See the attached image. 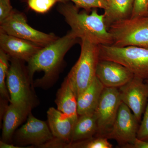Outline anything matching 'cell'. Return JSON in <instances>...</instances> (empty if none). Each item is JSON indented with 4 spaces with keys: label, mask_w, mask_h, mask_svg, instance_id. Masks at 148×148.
I'll return each mask as SVG.
<instances>
[{
    "label": "cell",
    "mask_w": 148,
    "mask_h": 148,
    "mask_svg": "<svg viewBox=\"0 0 148 148\" xmlns=\"http://www.w3.org/2000/svg\"><path fill=\"white\" fill-rule=\"evenodd\" d=\"M139 123L132 111L122 102L113 125L105 137L115 140L121 147L129 148L137 139Z\"/></svg>",
    "instance_id": "cell-8"
},
{
    "label": "cell",
    "mask_w": 148,
    "mask_h": 148,
    "mask_svg": "<svg viewBox=\"0 0 148 148\" xmlns=\"http://www.w3.org/2000/svg\"><path fill=\"white\" fill-rule=\"evenodd\" d=\"M108 7L104 10V13L108 29L116 21L131 17L134 0H108Z\"/></svg>",
    "instance_id": "cell-18"
},
{
    "label": "cell",
    "mask_w": 148,
    "mask_h": 148,
    "mask_svg": "<svg viewBox=\"0 0 148 148\" xmlns=\"http://www.w3.org/2000/svg\"><path fill=\"white\" fill-rule=\"evenodd\" d=\"M106 137L95 136L89 138L69 144L66 148H112V145Z\"/></svg>",
    "instance_id": "cell-21"
},
{
    "label": "cell",
    "mask_w": 148,
    "mask_h": 148,
    "mask_svg": "<svg viewBox=\"0 0 148 148\" xmlns=\"http://www.w3.org/2000/svg\"><path fill=\"white\" fill-rule=\"evenodd\" d=\"M129 148H148V142L136 139L134 144Z\"/></svg>",
    "instance_id": "cell-27"
},
{
    "label": "cell",
    "mask_w": 148,
    "mask_h": 148,
    "mask_svg": "<svg viewBox=\"0 0 148 148\" xmlns=\"http://www.w3.org/2000/svg\"><path fill=\"white\" fill-rule=\"evenodd\" d=\"M0 148H21L19 146L14 145L12 144H9L8 143L3 142L1 140L0 141Z\"/></svg>",
    "instance_id": "cell-28"
},
{
    "label": "cell",
    "mask_w": 148,
    "mask_h": 148,
    "mask_svg": "<svg viewBox=\"0 0 148 148\" xmlns=\"http://www.w3.org/2000/svg\"><path fill=\"white\" fill-rule=\"evenodd\" d=\"M79 8H82L86 11L92 8L105 10L108 7V0H70Z\"/></svg>",
    "instance_id": "cell-23"
},
{
    "label": "cell",
    "mask_w": 148,
    "mask_h": 148,
    "mask_svg": "<svg viewBox=\"0 0 148 148\" xmlns=\"http://www.w3.org/2000/svg\"><path fill=\"white\" fill-rule=\"evenodd\" d=\"M21 60L11 58L6 78L10 103L33 109L38 104L33 90V82Z\"/></svg>",
    "instance_id": "cell-5"
},
{
    "label": "cell",
    "mask_w": 148,
    "mask_h": 148,
    "mask_svg": "<svg viewBox=\"0 0 148 148\" xmlns=\"http://www.w3.org/2000/svg\"><path fill=\"white\" fill-rule=\"evenodd\" d=\"M147 14H148V13H147Z\"/></svg>",
    "instance_id": "cell-30"
},
{
    "label": "cell",
    "mask_w": 148,
    "mask_h": 148,
    "mask_svg": "<svg viewBox=\"0 0 148 148\" xmlns=\"http://www.w3.org/2000/svg\"><path fill=\"white\" fill-rule=\"evenodd\" d=\"M138 140L148 142V101L137 134Z\"/></svg>",
    "instance_id": "cell-24"
},
{
    "label": "cell",
    "mask_w": 148,
    "mask_h": 148,
    "mask_svg": "<svg viewBox=\"0 0 148 148\" xmlns=\"http://www.w3.org/2000/svg\"><path fill=\"white\" fill-rule=\"evenodd\" d=\"M96 76L104 87L119 88L132 79L134 75L119 63L100 60L96 69Z\"/></svg>",
    "instance_id": "cell-12"
},
{
    "label": "cell",
    "mask_w": 148,
    "mask_h": 148,
    "mask_svg": "<svg viewBox=\"0 0 148 148\" xmlns=\"http://www.w3.org/2000/svg\"><path fill=\"white\" fill-rule=\"evenodd\" d=\"M104 88L96 76L90 85L77 97L79 116L95 112Z\"/></svg>",
    "instance_id": "cell-17"
},
{
    "label": "cell",
    "mask_w": 148,
    "mask_h": 148,
    "mask_svg": "<svg viewBox=\"0 0 148 148\" xmlns=\"http://www.w3.org/2000/svg\"><path fill=\"white\" fill-rule=\"evenodd\" d=\"M0 32L29 41L42 47L58 38L53 34H46L30 27L24 14L14 10L0 22Z\"/></svg>",
    "instance_id": "cell-7"
},
{
    "label": "cell",
    "mask_w": 148,
    "mask_h": 148,
    "mask_svg": "<svg viewBox=\"0 0 148 148\" xmlns=\"http://www.w3.org/2000/svg\"><path fill=\"white\" fill-rule=\"evenodd\" d=\"M114 46H130L148 49V14L116 21L108 29Z\"/></svg>",
    "instance_id": "cell-6"
},
{
    "label": "cell",
    "mask_w": 148,
    "mask_h": 148,
    "mask_svg": "<svg viewBox=\"0 0 148 148\" xmlns=\"http://www.w3.org/2000/svg\"><path fill=\"white\" fill-rule=\"evenodd\" d=\"M122 102L130 109L139 122H141L148 101V83L134 75L119 88Z\"/></svg>",
    "instance_id": "cell-10"
},
{
    "label": "cell",
    "mask_w": 148,
    "mask_h": 148,
    "mask_svg": "<svg viewBox=\"0 0 148 148\" xmlns=\"http://www.w3.org/2000/svg\"><path fill=\"white\" fill-rule=\"evenodd\" d=\"M78 38L71 31L50 44L42 47L28 62L27 70L30 79L36 72L44 73L41 79L36 81L34 85L45 87L50 85L69 49L79 42Z\"/></svg>",
    "instance_id": "cell-2"
},
{
    "label": "cell",
    "mask_w": 148,
    "mask_h": 148,
    "mask_svg": "<svg viewBox=\"0 0 148 148\" xmlns=\"http://www.w3.org/2000/svg\"><path fill=\"white\" fill-rule=\"evenodd\" d=\"M15 140L19 145H32L44 147L54 139L48 124L36 118L30 113L27 122L15 133Z\"/></svg>",
    "instance_id": "cell-11"
},
{
    "label": "cell",
    "mask_w": 148,
    "mask_h": 148,
    "mask_svg": "<svg viewBox=\"0 0 148 148\" xmlns=\"http://www.w3.org/2000/svg\"><path fill=\"white\" fill-rule=\"evenodd\" d=\"M99 47L100 60L119 63L134 75L148 80V49L134 46L120 47L100 45Z\"/></svg>",
    "instance_id": "cell-4"
},
{
    "label": "cell",
    "mask_w": 148,
    "mask_h": 148,
    "mask_svg": "<svg viewBox=\"0 0 148 148\" xmlns=\"http://www.w3.org/2000/svg\"><path fill=\"white\" fill-rule=\"evenodd\" d=\"M79 58L66 77L77 97L92 83L96 77L99 61V45L87 40H81Z\"/></svg>",
    "instance_id": "cell-3"
},
{
    "label": "cell",
    "mask_w": 148,
    "mask_h": 148,
    "mask_svg": "<svg viewBox=\"0 0 148 148\" xmlns=\"http://www.w3.org/2000/svg\"><path fill=\"white\" fill-rule=\"evenodd\" d=\"M47 123L59 148H66L71 142L72 132L76 123L58 109L53 107L47 112Z\"/></svg>",
    "instance_id": "cell-14"
},
{
    "label": "cell",
    "mask_w": 148,
    "mask_h": 148,
    "mask_svg": "<svg viewBox=\"0 0 148 148\" xmlns=\"http://www.w3.org/2000/svg\"><path fill=\"white\" fill-rule=\"evenodd\" d=\"M79 8L63 1L58 11L71 27V31L80 40L85 39L95 45H112L113 39L105 22V15L96 9L90 14L79 11Z\"/></svg>",
    "instance_id": "cell-1"
},
{
    "label": "cell",
    "mask_w": 148,
    "mask_h": 148,
    "mask_svg": "<svg viewBox=\"0 0 148 148\" xmlns=\"http://www.w3.org/2000/svg\"><path fill=\"white\" fill-rule=\"evenodd\" d=\"M32 110L29 108L11 103L8 105L3 116L2 141L8 143L16 128L27 119Z\"/></svg>",
    "instance_id": "cell-15"
},
{
    "label": "cell",
    "mask_w": 148,
    "mask_h": 148,
    "mask_svg": "<svg viewBox=\"0 0 148 148\" xmlns=\"http://www.w3.org/2000/svg\"><path fill=\"white\" fill-rule=\"evenodd\" d=\"M13 11L10 0H0V22L8 18Z\"/></svg>",
    "instance_id": "cell-26"
},
{
    "label": "cell",
    "mask_w": 148,
    "mask_h": 148,
    "mask_svg": "<svg viewBox=\"0 0 148 148\" xmlns=\"http://www.w3.org/2000/svg\"><path fill=\"white\" fill-rule=\"evenodd\" d=\"M55 103L58 110L76 123L79 117L77 96L66 77L57 91Z\"/></svg>",
    "instance_id": "cell-16"
},
{
    "label": "cell",
    "mask_w": 148,
    "mask_h": 148,
    "mask_svg": "<svg viewBox=\"0 0 148 148\" xmlns=\"http://www.w3.org/2000/svg\"><path fill=\"white\" fill-rule=\"evenodd\" d=\"M148 0H134V7L131 18L147 14Z\"/></svg>",
    "instance_id": "cell-25"
},
{
    "label": "cell",
    "mask_w": 148,
    "mask_h": 148,
    "mask_svg": "<svg viewBox=\"0 0 148 148\" xmlns=\"http://www.w3.org/2000/svg\"><path fill=\"white\" fill-rule=\"evenodd\" d=\"M97 131L98 125L95 113L79 116L73 129L71 143L92 138L96 135Z\"/></svg>",
    "instance_id": "cell-19"
},
{
    "label": "cell",
    "mask_w": 148,
    "mask_h": 148,
    "mask_svg": "<svg viewBox=\"0 0 148 148\" xmlns=\"http://www.w3.org/2000/svg\"><path fill=\"white\" fill-rule=\"evenodd\" d=\"M121 103L119 88L105 87L94 112L98 125L95 136L105 137L110 132Z\"/></svg>",
    "instance_id": "cell-9"
},
{
    "label": "cell",
    "mask_w": 148,
    "mask_h": 148,
    "mask_svg": "<svg viewBox=\"0 0 148 148\" xmlns=\"http://www.w3.org/2000/svg\"><path fill=\"white\" fill-rule=\"evenodd\" d=\"M145 82L147 83H148V80H145Z\"/></svg>",
    "instance_id": "cell-29"
},
{
    "label": "cell",
    "mask_w": 148,
    "mask_h": 148,
    "mask_svg": "<svg viewBox=\"0 0 148 148\" xmlns=\"http://www.w3.org/2000/svg\"><path fill=\"white\" fill-rule=\"evenodd\" d=\"M0 46L11 58L27 62L42 48L29 41L1 32Z\"/></svg>",
    "instance_id": "cell-13"
},
{
    "label": "cell",
    "mask_w": 148,
    "mask_h": 148,
    "mask_svg": "<svg viewBox=\"0 0 148 148\" xmlns=\"http://www.w3.org/2000/svg\"><path fill=\"white\" fill-rule=\"evenodd\" d=\"M10 56L0 49V94L1 98L10 102V96L6 85V78L10 66Z\"/></svg>",
    "instance_id": "cell-20"
},
{
    "label": "cell",
    "mask_w": 148,
    "mask_h": 148,
    "mask_svg": "<svg viewBox=\"0 0 148 148\" xmlns=\"http://www.w3.org/2000/svg\"><path fill=\"white\" fill-rule=\"evenodd\" d=\"M64 0H28V5L31 9L39 13H45L50 10L55 4Z\"/></svg>",
    "instance_id": "cell-22"
}]
</instances>
